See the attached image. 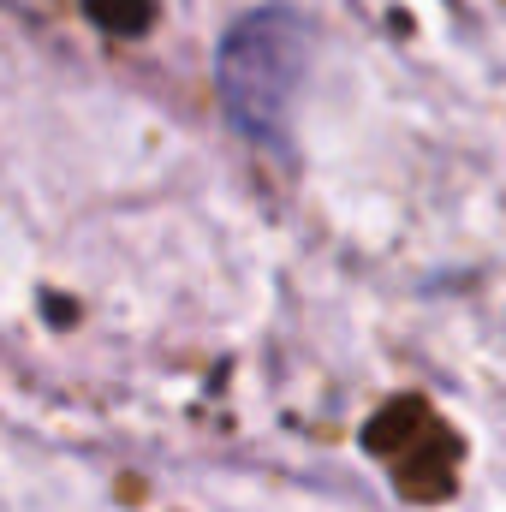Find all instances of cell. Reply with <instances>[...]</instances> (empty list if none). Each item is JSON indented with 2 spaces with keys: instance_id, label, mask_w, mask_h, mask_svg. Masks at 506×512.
Returning a JSON list of instances; mask_svg holds the SVG:
<instances>
[{
  "instance_id": "obj_1",
  "label": "cell",
  "mask_w": 506,
  "mask_h": 512,
  "mask_svg": "<svg viewBox=\"0 0 506 512\" xmlns=\"http://www.w3.org/2000/svg\"><path fill=\"white\" fill-rule=\"evenodd\" d=\"M316 60V30L292 6H256L215 42V96L227 126L256 149H286Z\"/></svg>"
}]
</instances>
